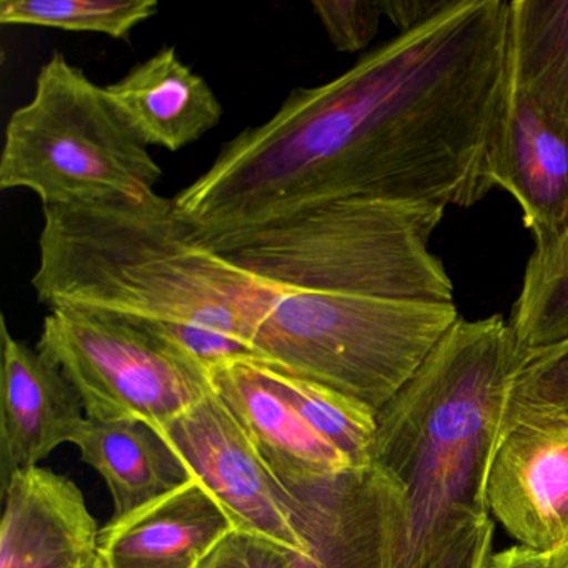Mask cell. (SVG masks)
Segmentation results:
<instances>
[{
  "label": "cell",
  "mask_w": 568,
  "mask_h": 568,
  "mask_svg": "<svg viewBox=\"0 0 568 568\" xmlns=\"http://www.w3.org/2000/svg\"><path fill=\"white\" fill-rule=\"evenodd\" d=\"M510 78V0H448L425 24L222 148L174 201L202 232L324 202L471 207L494 189Z\"/></svg>",
  "instance_id": "6da1fadb"
},
{
  "label": "cell",
  "mask_w": 568,
  "mask_h": 568,
  "mask_svg": "<svg viewBox=\"0 0 568 568\" xmlns=\"http://www.w3.org/2000/svg\"><path fill=\"white\" fill-rule=\"evenodd\" d=\"M524 357L501 315L460 317L377 412L371 464L400 491L395 568H427L465 525L490 518L488 475Z\"/></svg>",
  "instance_id": "7a4b0ae2"
},
{
  "label": "cell",
  "mask_w": 568,
  "mask_h": 568,
  "mask_svg": "<svg viewBox=\"0 0 568 568\" xmlns=\"http://www.w3.org/2000/svg\"><path fill=\"white\" fill-rule=\"evenodd\" d=\"M32 287L51 308L191 325L254 347L275 297L268 282L207 247L174 199L158 192L45 205Z\"/></svg>",
  "instance_id": "3957f363"
},
{
  "label": "cell",
  "mask_w": 568,
  "mask_h": 568,
  "mask_svg": "<svg viewBox=\"0 0 568 568\" xmlns=\"http://www.w3.org/2000/svg\"><path fill=\"white\" fill-rule=\"evenodd\" d=\"M445 209L418 202H324L202 242L278 288L454 304V284L430 239Z\"/></svg>",
  "instance_id": "277c9868"
},
{
  "label": "cell",
  "mask_w": 568,
  "mask_h": 568,
  "mask_svg": "<svg viewBox=\"0 0 568 568\" xmlns=\"http://www.w3.org/2000/svg\"><path fill=\"white\" fill-rule=\"evenodd\" d=\"M274 288L255 338L262 362L374 412L410 381L460 318L454 304Z\"/></svg>",
  "instance_id": "5b68a950"
},
{
  "label": "cell",
  "mask_w": 568,
  "mask_h": 568,
  "mask_svg": "<svg viewBox=\"0 0 568 568\" xmlns=\"http://www.w3.org/2000/svg\"><path fill=\"white\" fill-rule=\"evenodd\" d=\"M162 169L105 88L61 52L6 128L0 189H28L45 205L101 204L154 194Z\"/></svg>",
  "instance_id": "8992f818"
},
{
  "label": "cell",
  "mask_w": 568,
  "mask_h": 568,
  "mask_svg": "<svg viewBox=\"0 0 568 568\" xmlns=\"http://www.w3.org/2000/svg\"><path fill=\"white\" fill-rule=\"evenodd\" d=\"M38 348L68 375L89 420L159 430L214 390L211 371L151 322L112 312L51 308Z\"/></svg>",
  "instance_id": "52a82bcc"
},
{
  "label": "cell",
  "mask_w": 568,
  "mask_h": 568,
  "mask_svg": "<svg viewBox=\"0 0 568 568\" xmlns=\"http://www.w3.org/2000/svg\"><path fill=\"white\" fill-rule=\"evenodd\" d=\"M158 432L224 508L235 531L307 554L311 541L302 531L294 495L272 474L217 392Z\"/></svg>",
  "instance_id": "ba28073f"
},
{
  "label": "cell",
  "mask_w": 568,
  "mask_h": 568,
  "mask_svg": "<svg viewBox=\"0 0 568 568\" xmlns=\"http://www.w3.org/2000/svg\"><path fill=\"white\" fill-rule=\"evenodd\" d=\"M311 548L294 568H395L400 491L375 465L317 487L292 490Z\"/></svg>",
  "instance_id": "9c48e42d"
},
{
  "label": "cell",
  "mask_w": 568,
  "mask_h": 568,
  "mask_svg": "<svg viewBox=\"0 0 568 568\" xmlns=\"http://www.w3.org/2000/svg\"><path fill=\"white\" fill-rule=\"evenodd\" d=\"M491 182L517 202L535 247L568 227V124L541 109L511 72L491 151Z\"/></svg>",
  "instance_id": "30bf717a"
},
{
  "label": "cell",
  "mask_w": 568,
  "mask_h": 568,
  "mask_svg": "<svg viewBox=\"0 0 568 568\" xmlns=\"http://www.w3.org/2000/svg\"><path fill=\"white\" fill-rule=\"evenodd\" d=\"M0 485L38 467L59 445L72 444L88 420L81 395L62 368L38 347L18 341L0 318Z\"/></svg>",
  "instance_id": "8fae6325"
},
{
  "label": "cell",
  "mask_w": 568,
  "mask_h": 568,
  "mask_svg": "<svg viewBox=\"0 0 568 568\" xmlns=\"http://www.w3.org/2000/svg\"><path fill=\"white\" fill-rule=\"evenodd\" d=\"M488 514L518 545L551 554L568 540V434L505 428L487 481Z\"/></svg>",
  "instance_id": "7c38bea8"
},
{
  "label": "cell",
  "mask_w": 568,
  "mask_h": 568,
  "mask_svg": "<svg viewBox=\"0 0 568 568\" xmlns=\"http://www.w3.org/2000/svg\"><path fill=\"white\" fill-rule=\"evenodd\" d=\"M2 494L0 568H101V528L71 478L38 465Z\"/></svg>",
  "instance_id": "4fadbf2b"
},
{
  "label": "cell",
  "mask_w": 568,
  "mask_h": 568,
  "mask_svg": "<svg viewBox=\"0 0 568 568\" xmlns=\"http://www.w3.org/2000/svg\"><path fill=\"white\" fill-rule=\"evenodd\" d=\"M211 382L287 490L317 487L354 468L272 387L257 362L217 365Z\"/></svg>",
  "instance_id": "5bb4252c"
},
{
  "label": "cell",
  "mask_w": 568,
  "mask_h": 568,
  "mask_svg": "<svg viewBox=\"0 0 568 568\" xmlns=\"http://www.w3.org/2000/svg\"><path fill=\"white\" fill-rule=\"evenodd\" d=\"M235 531L211 491L192 478L178 490L124 517L99 534L101 568H197L202 558Z\"/></svg>",
  "instance_id": "9a60e30c"
},
{
  "label": "cell",
  "mask_w": 568,
  "mask_h": 568,
  "mask_svg": "<svg viewBox=\"0 0 568 568\" xmlns=\"http://www.w3.org/2000/svg\"><path fill=\"white\" fill-rule=\"evenodd\" d=\"M105 91L148 148L181 151L217 128L224 114L211 85L175 48L161 49Z\"/></svg>",
  "instance_id": "2e32d148"
},
{
  "label": "cell",
  "mask_w": 568,
  "mask_h": 568,
  "mask_svg": "<svg viewBox=\"0 0 568 568\" xmlns=\"http://www.w3.org/2000/svg\"><path fill=\"white\" fill-rule=\"evenodd\" d=\"M72 444L111 490L114 517H124L191 481L181 458L144 422L85 420Z\"/></svg>",
  "instance_id": "e0dca14e"
},
{
  "label": "cell",
  "mask_w": 568,
  "mask_h": 568,
  "mask_svg": "<svg viewBox=\"0 0 568 568\" xmlns=\"http://www.w3.org/2000/svg\"><path fill=\"white\" fill-rule=\"evenodd\" d=\"M510 72L568 124V0H510Z\"/></svg>",
  "instance_id": "ac0fdd59"
},
{
  "label": "cell",
  "mask_w": 568,
  "mask_h": 568,
  "mask_svg": "<svg viewBox=\"0 0 568 568\" xmlns=\"http://www.w3.org/2000/svg\"><path fill=\"white\" fill-rule=\"evenodd\" d=\"M272 387L304 418L305 424L341 452L354 468L371 464L377 430V412L355 398L325 385L287 374L274 365L257 362Z\"/></svg>",
  "instance_id": "d6986e66"
},
{
  "label": "cell",
  "mask_w": 568,
  "mask_h": 568,
  "mask_svg": "<svg viewBox=\"0 0 568 568\" xmlns=\"http://www.w3.org/2000/svg\"><path fill=\"white\" fill-rule=\"evenodd\" d=\"M510 324L525 352L568 341V227L531 252Z\"/></svg>",
  "instance_id": "ffe728a7"
},
{
  "label": "cell",
  "mask_w": 568,
  "mask_h": 568,
  "mask_svg": "<svg viewBox=\"0 0 568 568\" xmlns=\"http://www.w3.org/2000/svg\"><path fill=\"white\" fill-rule=\"evenodd\" d=\"M158 11V0H2L0 22L94 32L128 41L132 31Z\"/></svg>",
  "instance_id": "44dd1931"
},
{
  "label": "cell",
  "mask_w": 568,
  "mask_h": 568,
  "mask_svg": "<svg viewBox=\"0 0 568 568\" xmlns=\"http://www.w3.org/2000/svg\"><path fill=\"white\" fill-rule=\"evenodd\" d=\"M515 424L568 434V341L525 352L508 394L504 430Z\"/></svg>",
  "instance_id": "7402d4cb"
},
{
  "label": "cell",
  "mask_w": 568,
  "mask_h": 568,
  "mask_svg": "<svg viewBox=\"0 0 568 568\" xmlns=\"http://www.w3.org/2000/svg\"><path fill=\"white\" fill-rule=\"evenodd\" d=\"M312 9L332 45L347 54L367 49L384 18L378 0H315Z\"/></svg>",
  "instance_id": "603a6c76"
},
{
  "label": "cell",
  "mask_w": 568,
  "mask_h": 568,
  "mask_svg": "<svg viewBox=\"0 0 568 568\" xmlns=\"http://www.w3.org/2000/svg\"><path fill=\"white\" fill-rule=\"evenodd\" d=\"M294 555L264 538L232 531L202 558L197 568H294Z\"/></svg>",
  "instance_id": "cb8c5ba5"
},
{
  "label": "cell",
  "mask_w": 568,
  "mask_h": 568,
  "mask_svg": "<svg viewBox=\"0 0 568 568\" xmlns=\"http://www.w3.org/2000/svg\"><path fill=\"white\" fill-rule=\"evenodd\" d=\"M491 544L494 524L490 518L471 521L438 550L427 568H485L491 555Z\"/></svg>",
  "instance_id": "d4e9b609"
},
{
  "label": "cell",
  "mask_w": 568,
  "mask_h": 568,
  "mask_svg": "<svg viewBox=\"0 0 568 568\" xmlns=\"http://www.w3.org/2000/svg\"><path fill=\"white\" fill-rule=\"evenodd\" d=\"M382 14L400 31H414L442 11L448 0H378Z\"/></svg>",
  "instance_id": "484cf974"
},
{
  "label": "cell",
  "mask_w": 568,
  "mask_h": 568,
  "mask_svg": "<svg viewBox=\"0 0 568 568\" xmlns=\"http://www.w3.org/2000/svg\"><path fill=\"white\" fill-rule=\"evenodd\" d=\"M551 555L534 550L525 545H515L507 550L491 551L485 568H550Z\"/></svg>",
  "instance_id": "4316f807"
},
{
  "label": "cell",
  "mask_w": 568,
  "mask_h": 568,
  "mask_svg": "<svg viewBox=\"0 0 568 568\" xmlns=\"http://www.w3.org/2000/svg\"><path fill=\"white\" fill-rule=\"evenodd\" d=\"M550 568H568V540L557 550L551 551Z\"/></svg>",
  "instance_id": "83f0119b"
}]
</instances>
